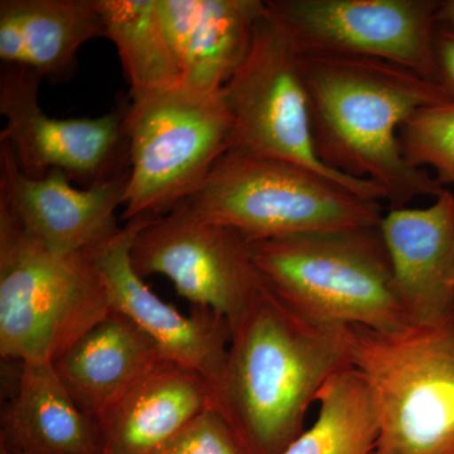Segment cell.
Listing matches in <instances>:
<instances>
[{
  "instance_id": "obj_26",
  "label": "cell",
  "mask_w": 454,
  "mask_h": 454,
  "mask_svg": "<svg viewBox=\"0 0 454 454\" xmlns=\"http://www.w3.org/2000/svg\"><path fill=\"white\" fill-rule=\"evenodd\" d=\"M2 454H11V453L5 452V450H2Z\"/></svg>"
},
{
  "instance_id": "obj_19",
  "label": "cell",
  "mask_w": 454,
  "mask_h": 454,
  "mask_svg": "<svg viewBox=\"0 0 454 454\" xmlns=\"http://www.w3.org/2000/svg\"><path fill=\"white\" fill-rule=\"evenodd\" d=\"M16 395L2 417L11 454H106L97 418L86 414L50 363H20Z\"/></svg>"
},
{
  "instance_id": "obj_6",
  "label": "cell",
  "mask_w": 454,
  "mask_h": 454,
  "mask_svg": "<svg viewBox=\"0 0 454 454\" xmlns=\"http://www.w3.org/2000/svg\"><path fill=\"white\" fill-rule=\"evenodd\" d=\"M184 205L250 243L380 225L381 201L298 164L227 151Z\"/></svg>"
},
{
  "instance_id": "obj_16",
  "label": "cell",
  "mask_w": 454,
  "mask_h": 454,
  "mask_svg": "<svg viewBox=\"0 0 454 454\" xmlns=\"http://www.w3.org/2000/svg\"><path fill=\"white\" fill-rule=\"evenodd\" d=\"M211 406L201 373L162 358L97 418L106 454H155Z\"/></svg>"
},
{
  "instance_id": "obj_10",
  "label": "cell",
  "mask_w": 454,
  "mask_h": 454,
  "mask_svg": "<svg viewBox=\"0 0 454 454\" xmlns=\"http://www.w3.org/2000/svg\"><path fill=\"white\" fill-rule=\"evenodd\" d=\"M439 0H268L267 9L303 53L367 57L438 83Z\"/></svg>"
},
{
  "instance_id": "obj_24",
  "label": "cell",
  "mask_w": 454,
  "mask_h": 454,
  "mask_svg": "<svg viewBox=\"0 0 454 454\" xmlns=\"http://www.w3.org/2000/svg\"><path fill=\"white\" fill-rule=\"evenodd\" d=\"M434 47L438 83L454 98V23H438Z\"/></svg>"
},
{
  "instance_id": "obj_13",
  "label": "cell",
  "mask_w": 454,
  "mask_h": 454,
  "mask_svg": "<svg viewBox=\"0 0 454 454\" xmlns=\"http://www.w3.org/2000/svg\"><path fill=\"white\" fill-rule=\"evenodd\" d=\"M145 217L128 221L98 250V265L106 278L113 310L129 317L160 348L162 357L201 373L215 396L225 372L231 327L214 310L196 307L184 316L151 291L131 264V247Z\"/></svg>"
},
{
  "instance_id": "obj_22",
  "label": "cell",
  "mask_w": 454,
  "mask_h": 454,
  "mask_svg": "<svg viewBox=\"0 0 454 454\" xmlns=\"http://www.w3.org/2000/svg\"><path fill=\"white\" fill-rule=\"evenodd\" d=\"M399 139L411 166L430 168L441 186L454 187V98L417 110L400 128Z\"/></svg>"
},
{
  "instance_id": "obj_17",
  "label": "cell",
  "mask_w": 454,
  "mask_h": 454,
  "mask_svg": "<svg viewBox=\"0 0 454 454\" xmlns=\"http://www.w3.org/2000/svg\"><path fill=\"white\" fill-rule=\"evenodd\" d=\"M162 358L133 319L112 310L52 365L74 403L98 418Z\"/></svg>"
},
{
  "instance_id": "obj_3",
  "label": "cell",
  "mask_w": 454,
  "mask_h": 454,
  "mask_svg": "<svg viewBox=\"0 0 454 454\" xmlns=\"http://www.w3.org/2000/svg\"><path fill=\"white\" fill-rule=\"evenodd\" d=\"M252 250L268 288L307 318L381 333L411 325L380 225L269 239Z\"/></svg>"
},
{
  "instance_id": "obj_2",
  "label": "cell",
  "mask_w": 454,
  "mask_h": 454,
  "mask_svg": "<svg viewBox=\"0 0 454 454\" xmlns=\"http://www.w3.org/2000/svg\"><path fill=\"white\" fill-rule=\"evenodd\" d=\"M351 365V327L295 312L270 289L232 330L215 408L250 454H283L331 378Z\"/></svg>"
},
{
  "instance_id": "obj_20",
  "label": "cell",
  "mask_w": 454,
  "mask_h": 454,
  "mask_svg": "<svg viewBox=\"0 0 454 454\" xmlns=\"http://www.w3.org/2000/svg\"><path fill=\"white\" fill-rule=\"evenodd\" d=\"M121 57L130 95L177 88L182 73L160 18L158 0H95Z\"/></svg>"
},
{
  "instance_id": "obj_1",
  "label": "cell",
  "mask_w": 454,
  "mask_h": 454,
  "mask_svg": "<svg viewBox=\"0 0 454 454\" xmlns=\"http://www.w3.org/2000/svg\"><path fill=\"white\" fill-rule=\"evenodd\" d=\"M301 53L313 142L327 168L372 182L391 208L446 190L405 160L399 139L417 110L454 98L446 90L382 59Z\"/></svg>"
},
{
  "instance_id": "obj_5",
  "label": "cell",
  "mask_w": 454,
  "mask_h": 454,
  "mask_svg": "<svg viewBox=\"0 0 454 454\" xmlns=\"http://www.w3.org/2000/svg\"><path fill=\"white\" fill-rule=\"evenodd\" d=\"M379 420L375 454H454V312L381 333L351 327Z\"/></svg>"
},
{
  "instance_id": "obj_11",
  "label": "cell",
  "mask_w": 454,
  "mask_h": 454,
  "mask_svg": "<svg viewBox=\"0 0 454 454\" xmlns=\"http://www.w3.org/2000/svg\"><path fill=\"white\" fill-rule=\"evenodd\" d=\"M42 80L25 66L0 70V113L7 121L0 140L8 143L20 170L33 178L62 170L83 188L129 170L127 106L100 116H50L40 104Z\"/></svg>"
},
{
  "instance_id": "obj_9",
  "label": "cell",
  "mask_w": 454,
  "mask_h": 454,
  "mask_svg": "<svg viewBox=\"0 0 454 454\" xmlns=\"http://www.w3.org/2000/svg\"><path fill=\"white\" fill-rule=\"evenodd\" d=\"M140 278H168L179 295L214 310L232 330L267 291L253 258L252 243L220 223L202 219L186 205L146 220L131 247Z\"/></svg>"
},
{
  "instance_id": "obj_21",
  "label": "cell",
  "mask_w": 454,
  "mask_h": 454,
  "mask_svg": "<svg viewBox=\"0 0 454 454\" xmlns=\"http://www.w3.org/2000/svg\"><path fill=\"white\" fill-rule=\"evenodd\" d=\"M316 422L283 454H375L379 420L365 380L354 366L334 373L317 396Z\"/></svg>"
},
{
  "instance_id": "obj_4",
  "label": "cell",
  "mask_w": 454,
  "mask_h": 454,
  "mask_svg": "<svg viewBox=\"0 0 454 454\" xmlns=\"http://www.w3.org/2000/svg\"><path fill=\"white\" fill-rule=\"evenodd\" d=\"M57 255L0 206V355L53 364L113 310L98 250Z\"/></svg>"
},
{
  "instance_id": "obj_25",
  "label": "cell",
  "mask_w": 454,
  "mask_h": 454,
  "mask_svg": "<svg viewBox=\"0 0 454 454\" xmlns=\"http://www.w3.org/2000/svg\"><path fill=\"white\" fill-rule=\"evenodd\" d=\"M438 23H454V0H441L437 12Z\"/></svg>"
},
{
  "instance_id": "obj_7",
  "label": "cell",
  "mask_w": 454,
  "mask_h": 454,
  "mask_svg": "<svg viewBox=\"0 0 454 454\" xmlns=\"http://www.w3.org/2000/svg\"><path fill=\"white\" fill-rule=\"evenodd\" d=\"M125 128L128 223L164 216L195 196L229 151L232 121L223 91L202 94L181 85L130 95Z\"/></svg>"
},
{
  "instance_id": "obj_8",
  "label": "cell",
  "mask_w": 454,
  "mask_h": 454,
  "mask_svg": "<svg viewBox=\"0 0 454 454\" xmlns=\"http://www.w3.org/2000/svg\"><path fill=\"white\" fill-rule=\"evenodd\" d=\"M223 95L232 121L229 151L298 164L357 195L385 201L372 182L345 177L319 160L301 51L268 9L249 52Z\"/></svg>"
},
{
  "instance_id": "obj_18",
  "label": "cell",
  "mask_w": 454,
  "mask_h": 454,
  "mask_svg": "<svg viewBox=\"0 0 454 454\" xmlns=\"http://www.w3.org/2000/svg\"><path fill=\"white\" fill-rule=\"evenodd\" d=\"M106 37L95 0H2L0 59L42 79L64 82L76 73L86 42Z\"/></svg>"
},
{
  "instance_id": "obj_14",
  "label": "cell",
  "mask_w": 454,
  "mask_h": 454,
  "mask_svg": "<svg viewBox=\"0 0 454 454\" xmlns=\"http://www.w3.org/2000/svg\"><path fill=\"white\" fill-rule=\"evenodd\" d=\"M380 230L411 325L434 324L453 313V193L446 188L427 207L390 208Z\"/></svg>"
},
{
  "instance_id": "obj_23",
  "label": "cell",
  "mask_w": 454,
  "mask_h": 454,
  "mask_svg": "<svg viewBox=\"0 0 454 454\" xmlns=\"http://www.w3.org/2000/svg\"><path fill=\"white\" fill-rule=\"evenodd\" d=\"M155 454H250L226 418L211 406Z\"/></svg>"
},
{
  "instance_id": "obj_15",
  "label": "cell",
  "mask_w": 454,
  "mask_h": 454,
  "mask_svg": "<svg viewBox=\"0 0 454 454\" xmlns=\"http://www.w3.org/2000/svg\"><path fill=\"white\" fill-rule=\"evenodd\" d=\"M182 73V85L223 91L252 47L267 3L262 0H158Z\"/></svg>"
},
{
  "instance_id": "obj_12",
  "label": "cell",
  "mask_w": 454,
  "mask_h": 454,
  "mask_svg": "<svg viewBox=\"0 0 454 454\" xmlns=\"http://www.w3.org/2000/svg\"><path fill=\"white\" fill-rule=\"evenodd\" d=\"M129 170L88 188L74 187L62 170L33 178L20 170L0 140V206L42 247L68 255L101 247L121 231L115 212L124 205Z\"/></svg>"
}]
</instances>
